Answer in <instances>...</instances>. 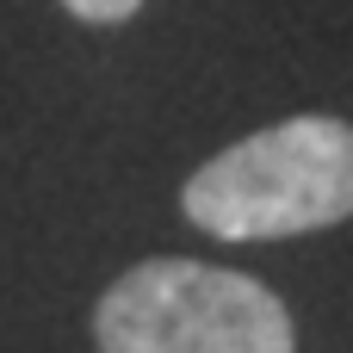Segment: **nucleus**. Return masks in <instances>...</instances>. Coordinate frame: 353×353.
<instances>
[{
	"label": "nucleus",
	"instance_id": "nucleus-1",
	"mask_svg": "<svg viewBox=\"0 0 353 353\" xmlns=\"http://www.w3.org/2000/svg\"><path fill=\"white\" fill-rule=\"evenodd\" d=\"M186 217L223 242H279L353 217V124L347 118H285L211 155L186 192Z\"/></svg>",
	"mask_w": 353,
	"mask_h": 353
},
{
	"label": "nucleus",
	"instance_id": "nucleus-3",
	"mask_svg": "<svg viewBox=\"0 0 353 353\" xmlns=\"http://www.w3.org/2000/svg\"><path fill=\"white\" fill-rule=\"evenodd\" d=\"M74 19H87V25H118V19H130L143 0H62Z\"/></svg>",
	"mask_w": 353,
	"mask_h": 353
},
{
	"label": "nucleus",
	"instance_id": "nucleus-2",
	"mask_svg": "<svg viewBox=\"0 0 353 353\" xmlns=\"http://www.w3.org/2000/svg\"><path fill=\"white\" fill-rule=\"evenodd\" d=\"M99 353H292V310L248 273L143 261L93 310Z\"/></svg>",
	"mask_w": 353,
	"mask_h": 353
}]
</instances>
